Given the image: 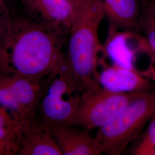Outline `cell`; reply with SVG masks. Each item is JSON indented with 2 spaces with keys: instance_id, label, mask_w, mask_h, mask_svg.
Segmentation results:
<instances>
[{
  "instance_id": "obj_1",
  "label": "cell",
  "mask_w": 155,
  "mask_h": 155,
  "mask_svg": "<svg viewBox=\"0 0 155 155\" xmlns=\"http://www.w3.org/2000/svg\"><path fill=\"white\" fill-rule=\"evenodd\" d=\"M68 35L29 18H12L0 41V77L43 81L64 54Z\"/></svg>"
},
{
  "instance_id": "obj_2",
  "label": "cell",
  "mask_w": 155,
  "mask_h": 155,
  "mask_svg": "<svg viewBox=\"0 0 155 155\" xmlns=\"http://www.w3.org/2000/svg\"><path fill=\"white\" fill-rule=\"evenodd\" d=\"M105 16L101 0H77L76 14L68 35L66 55L84 91L102 88L99 67L103 47L98 31Z\"/></svg>"
},
{
  "instance_id": "obj_3",
  "label": "cell",
  "mask_w": 155,
  "mask_h": 155,
  "mask_svg": "<svg viewBox=\"0 0 155 155\" xmlns=\"http://www.w3.org/2000/svg\"><path fill=\"white\" fill-rule=\"evenodd\" d=\"M84 92L64 53L53 70L43 81L34 118L50 127L70 124Z\"/></svg>"
},
{
  "instance_id": "obj_4",
  "label": "cell",
  "mask_w": 155,
  "mask_h": 155,
  "mask_svg": "<svg viewBox=\"0 0 155 155\" xmlns=\"http://www.w3.org/2000/svg\"><path fill=\"white\" fill-rule=\"evenodd\" d=\"M155 113V89L145 91L110 122L99 128L95 137L103 153L118 155L136 139Z\"/></svg>"
},
{
  "instance_id": "obj_5",
  "label": "cell",
  "mask_w": 155,
  "mask_h": 155,
  "mask_svg": "<svg viewBox=\"0 0 155 155\" xmlns=\"http://www.w3.org/2000/svg\"><path fill=\"white\" fill-rule=\"evenodd\" d=\"M144 92L116 93L102 88L84 91L77 111L69 124L88 131L102 127L110 122Z\"/></svg>"
},
{
  "instance_id": "obj_6",
  "label": "cell",
  "mask_w": 155,
  "mask_h": 155,
  "mask_svg": "<svg viewBox=\"0 0 155 155\" xmlns=\"http://www.w3.org/2000/svg\"><path fill=\"white\" fill-rule=\"evenodd\" d=\"M136 32L119 30L110 24L105 43L102 45V58H108L111 64L138 71L137 55L140 50L148 47V45L143 38L137 45L140 36Z\"/></svg>"
},
{
  "instance_id": "obj_7",
  "label": "cell",
  "mask_w": 155,
  "mask_h": 155,
  "mask_svg": "<svg viewBox=\"0 0 155 155\" xmlns=\"http://www.w3.org/2000/svg\"><path fill=\"white\" fill-rule=\"evenodd\" d=\"M20 1L29 18L69 32L76 14L77 1Z\"/></svg>"
},
{
  "instance_id": "obj_8",
  "label": "cell",
  "mask_w": 155,
  "mask_h": 155,
  "mask_svg": "<svg viewBox=\"0 0 155 155\" xmlns=\"http://www.w3.org/2000/svg\"><path fill=\"white\" fill-rule=\"evenodd\" d=\"M99 82L102 89L116 93L147 91L155 89V83L137 71L111 64L101 60Z\"/></svg>"
},
{
  "instance_id": "obj_9",
  "label": "cell",
  "mask_w": 155,
  "mask_h": 155,
  "mask_svg": "<svg viewBox=\"0 0 155 155\" xmlns=\"http://www.w3.org/2000/svg\"><path fill=\"white\" fill-rule=\"evenodd\" d=\"M20 155H63L50 127L33 119L22 124L18 137Z\"/></svg>"
},
{
  "instance_id": "obj_10",
  "label": "cell",
  "mask_w": 155,
  "mask_h": 155,
  "mask_svg": "<svg viewBox=\"0 0 155 155\" xmlns=\"http://www.w3.org/2000/svg\"><path fill=\"white\" fill-rule=\"evenodd\" d=\"M64 155H100L103 150L95 136L83 127L73 124H62L50 127Z\"/></svg>"
},
{
  "instance_id": "obj_11",
  "label": "cell",
  "mask_w": 155,
  "mask_h": 155,
  "mask_svg": "<svg viewBox=\"0 0 155 155\" xmlns=\"http://www.w3.org/2000/svg\"><path fill=\"white\" fill-rule=\"evenodd\" d=\"M110 24L124 31L139 29L143 4L140 0H101Z\"/></svg>"
},
{
  "instance_id": "obj_12",
  "label": "cell",
  "mask_w": 155,
  "mask_h": 155,
  "mask_svg": "<svg viewBox=\"0 0 155 155\" xmlns=\"http://www.w3.org/2000/svg\"><path fill=\"white\" fill-rule=\"evenodd\" d=\"M0 81L11 90L24 110L33 119L39 105L43 81L18 76L0 77Z\"/></svg>"
},
{
  "instance_id": "obj_13",
  "label": "cell",
  "mask_w": 155,
  "mask_h": 155,
  "mask_svg": "<svg viewBox=\"0 0 155 155\" xmlns=\"http://www.w3.org/2000/svg\"><path fill=\"white\" fill-rule=\"evenodd\" d=\"M0 106L7 111L15 121L21 125L33 120L20 104L11 90L1 81Z\"/></svg>"
},
{
  "instance_id": "obj_14",
  "label": "cell",
  "mask_w": 155,
  "mask_h": 155,
  "mask_svg": "<svg viewBox=\"0 0 155 155\" xmlns=\"http://www.w3.org/2000/svg\"><path fill=\"white\" fill-rule=\"evenodd\" d=\"M155 148V113L150 120V124L142 138L132 150L134 155H150Z\"/></svg>"
},
{
  "instance_id": "obj_15",
  "label": "cell",
  "mask_w": 155,
  "mask_h": 155,
  "mask_svg": "<svg viewBox=\"0 0 155 155\" xmlns=\"http://www.w3.org/2000/svg\"><path fill=\"white\" fill-rule=\"evenodd\" d=\"M139 29L143 32L144 38L155 57V21L149 11L143 5Z\"/></svg>"
},
{
  "instance_id": "obj_16",
  "label": "cell",
  "mask_w": 155,
  "mask_h": 155,
  "mask_svg": "<svg viewBox=\"0 0 155 155\" xmlns=\"http://www.w3.org/2000/svg\"><path fill=\"white\" fill-rule=\"evenodd\" d=\"M19 132L20 130L0 127V141L15 146L18 150Z\"/></svg>"
},
{
  "instance_id": "obj_17",
  "label": "cell",
  "mask_w": 155,
  "mask_h": 155,
  "mask_svg": "<svg viewBox=\"0 0 155 155\" xmlns=\"http://www.w3.org/2000/svg\"><path fill=\"white\" fill-rule=\"evenodd\" d=\"M22 125L15 121L7 111L0 106V127L20 130Z\"/></svg>"
},
{
  "instance_id": "obj_18",
  "label": "cell",
  "mask_w": 155,
  "mask_h": 155,
  "mask_svg": "<svg viewBox=\"0 0 155 155\" xmlns=\"http://www.w3.org/2000/svg\"><path fill=\"white\" fill-rule=\"evenodd\" d=\"M12 17L5 4H0V41L11 21Z\"/></svg>"
},
{
  "instance_id": "obj_19",
  "label": "cell",
  "mask_w": 155,
  "mask_h": 155,
  "mask_svg": "<svg viewBox=\"0 0 155 155\" xmlns=\"http://www.w3.org/2000/svg\"><path fill=\"white\" fill-rule=\"evenodd\" d=\"M16 147L0 141V155H17Z\"/></svg>"
},
{
  "instance_id": "obj_20",
  "label": "cell",
  "mask_w": 155,
  "mask_h": 155,
  "mask_svg": "<svg viewBox=\"0 0 155 155\" xmlns=\"http://www.w3.org/2000/svg\"><path fill=\"white\" fill-rule=\"evenodd\" d=\"M149 11L155 21V4H142Z\"/></svg>"
},
{
  "instance_id": "obj_21",
  "label": "cell",
  "mask_w": 155,
  "mask_h": 155,
  "mask_svg": "<svg viewBox=\"0 0 155 155\" xmlns=\"http://www.w3.org/2000/svg\"><path fill=\"white\" fill-rule=\"evenodd\" d=\"M142 4H155V0H140Z\"/></svg>"
},
{
  "instance_id": "obj_22",
  "label": "cell",
  "mask_w": 155,
  "mask_h": 155,
  "mask_svg": "<svg viewBox=\"0 0 155 155\" xmlns=\"http://www.w3.org/2000/svg\"><path fill=\"white\" fill-rule=\"evenodd\" d=\"M150 155H155V148L151 151Z\"/></svg>"
},
{
  "instance_id": "obj_23",
  "label": "cell",
  "mask_w": 155,
  "mask_h": 155,
  "mask_svg": "<svg viewBox=\"0 0 155 155\" xmlns=\"http://www.w3.org/2000/svg\"><path fill=\"white\" fill-rule=\"evenodd\" d=\"M5 2H4V0H0V4H4Z\"/></svg>"
},
{
  "instance_id": "obj_24",
  "label": "cell",
  "mask_w": 155,
  "mask_h": 155,
  "mask_svg": "<svg viewBox=\"0 0 155 155\" xmlns=\"http://www.w3.org/2000/svg\"><path fill=\"white\" fill-rule=\"evenodd\" d=\"M74 1H77V0H74Z\"/></svg>"
}]
</instances>
